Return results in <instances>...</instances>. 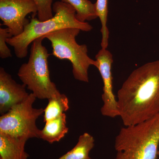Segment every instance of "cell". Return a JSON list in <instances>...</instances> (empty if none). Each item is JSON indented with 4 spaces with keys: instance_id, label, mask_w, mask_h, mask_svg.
<instances>
[{
    "instance_id": "cell-10",
    "label": "cell",
    "mask_w": 159,
    "mask_h": 159,
    "mask_svg": "<svg viewBox=\"0 0 159 159\" xmlns=\"http://www.w3.org/2000/svg\"><path fill=\"white\" fill-rule=\"evenodd\" d=\"M27 141L0 133V159H28L25 151Z\"/></svg>"
},
{
    "instance_id": "cell-11",
    "label": "cell",
    "mask_w": 159,
    "mask_h": 159,
    "mask_svg": "<svg viewBox=\"0 0 159 159\" xmlns=\"http://www.w3.org/2000/svg\"><path fill=\"white\" fill-rule=\"evenodd\" d=\"M44 127L39 132V139L52 144L58 142L69 131L66 125V115L63 113L60 116L45 122Z\"/></svg>"
},
{
    "instance_id": "cell-12",
    "label": "cell",
    "mask_w": 159,
    "mask_h": 159,
    "mask_svg": "<svg viewBox=\"0 0 159 159\" xmlns=\"http://www.w3.org/2000/svg\"><path fill=\"white\" fill-rule=\"evenodd\" d=\"M94 146L93 137L88 133H84L79 137L74 148L57 159H92L89 153Z\"/></svg>"
},
{
    "instance_id": "cell-1",
    "label": "cell",
    "mask_w": 159,
    "mask_h": 159,
    "mask_svg": "<svg viewBox=\"0 0 159 159\" xmlns=\"http://www.w3.org/2000/svg\"><path fill=\"white\" fill-rule=\"evenodd\" d=\"M119 117L124 126L134 125L159 113V60L133 71L117 93Z\"/></svg>"
},
{
    "instance_id": "cell-8",
    "label": "cell",
    "mask_w": 159,
    "mask_h": 159,
    "mask_svg": "<svg viewBox=\"0 0 159 159\" xmlns=\"http://www.w3.org/2000/svg\"><path fill=\"white\" fill-rule=\"evenodd\" d=\"M95 57L98 62L97 68L100 73L103 84L102 95L103 105L100 109L101 113L104 116L110 118L119 116L117 99L113 90L112 54L107 49L101 48Z\"/></svg>"
},
{
    "instance_id": "cell-7",
    "label": "cell",
    "mask_w": 159,
    "mask_h": 159,
    "mask_svg": "<svg viewBox=\"0 0 159 159\" xmlns=\"http://www.w3.org/2000/svg\"><path fill=\"white\" fill-rule=\"evenodd\" d=\"M37 14V6L33 0H0V18L9 29L11 36L21 34L30 20L27 16Z\"/></svg>"
},
{
    "instance_id": "cell-4",
    "label": "cell",
    "mask_w": 159,
    "mask_h": 159,
    "mask_svg": "<svg viewBox=\"0 0 159 159\" xmlns=\"http://www.w3.org/2000/svg\"><path fill=\"white\" fill-rule=\"evenodd\" d=\"M43 39L39 37L32 43L29 61L21 66L17 75L36 98L49 99L61 93L50 79L48 61L50 54L43 45Z\"/></svg>"
},
{
    "instance_id": "cell-9",
    "label": "cell",
    "mask_w": 159,
    "mask_h": 159,
    "mask_svg": "<svg viewBox=\"0 0 159 159\" xmlns=\"http://www.w3.org/2000/svg\"><path fill=\"white\" fill-rule=\"evenodd\" d=\"M25 84L17 83L5 69L0 68V113H6L26 100L29 94Z\"/></svg>"
},
{
    "instance_id": "cell-6",
    "label": "cell",
    "mask_w": 159,
    "mask_h": 159,
    "mask_svg": "<svg viewBox=\"0 0 159 159\" xmlns=\"http://www.w3.org/2000/svg\"><path fill=\"white\" fill-rule=\"evenodd\" d=\"M37 98L32 93L24 102L13 107L0 117V133L28 140L39 139L36 120L44 113L43 109L35 108Z\"/></svg>"
},
{
    "instance_id": "cell-3",
    "label": "cell",
    "mask_w": 159,
    "mask_h": 159,
    "mask_svg": "<svg viewBox=\"0 0 159 159\" xmlns=\"http://www.w3.org/2000/svg\"><path fill=\"white\" fill-rule=\"evenodd\" d=\"M115 159H157L159 146V113L134 125L122 127L116 137Z\"/></svg>"
},
{
    "instance_id": "cell-17",
    "label": "cell",
    "mask_w": 159,
    "mask_h": 159,
    "mask_svg": "<svg viewBox=\"0 0 159 159\" xmlns=\"http://www.w3.org/2000/svg\"><path fill=\"white\" fill-rule=\"evenodd\" d=\"M12 37L8 28H0V57L2 59L11 57V51L6 45V40Z\"/></svg>"
},
{
    "instance_id": "cell-13",
    "label": "cell",
    "mask_w": 159,
    "mask_h": 159,
    "mask_svg": "<svg viewBox=\"0 0 159 159\" xmlns=\"http://www.w3.org/2000/svg\"><path fill=\"white\" fill-rule=\"evenodd\" d=\"M48 100V103L44 109V122L58 118L70 108L68 98L65 94L61 93Z\"/></svg>"
},
{
    "instance_id": "cell-14",
    "label": "cell",
    "mask_w": 159,
    "mask_h": 159,
    "mask_svg": "<svg viewBox=\"0 0 159 159\" xmlns=\"http://www.w3.org/2000/svg\"><path fill=\"white\" fill-rule=\"evenodd\" d=\"M72 6L76 11V19L81 22L91 21L98 17L96 4L89 0H61Z\"/></svg>"
},
{
    "instance_id": "cell-15",
    "label": "cell",
    "mask_w": 159,
    "mask_h": 159,
    "mask_svg": "<svg viewBox=\"0 0 159 159\" xmlns=\"http://www.w3.org/2000/svg\"><path fill=\"white\" fill-rule=\"evenodd\" d=\"M96 4L97 16L101 23V48L107 49L108 46L109 31L107 26L108 15V0H97Z\"/></svg>"
},
{
    "instance_id": "cell-16",
    "label": "cell",
    "mask_w": 159,
    "mask_h": 159,
    "mask_svg": "<svg viewBox=\"0 0 159 159\" xmlns=\"http://www.w3.org/2000/svg\"><path fill=\"white\" fill-rule=\"evenodd\" d=\"M37 6L38 19L44 21L53 17V0H33Z\"/></svg>"
},
{
    "instance_id": "cell-18",
    "label": "cell",
    "mask_w": 159,
    "mask_h": 159,
    "mask_svg": "<svg viewBox=\"0 0 159 159\" xmlns=\"http://www.w3.org/2000/svg\"><path fill=\"white\" fill-rule=\"evenodd\" d=\"M158 156H159L158 159H159V148L158 151Z\"/></svg>"
},
{
    "instance_id": "cell-2",
    "label": "cell",
    "mask_w": 159,
    "mask_h": 159,
    "mask_svg": "<svg viewBox=\"0 0 159 159\" xmlns=\"http://www.w3.org/2000/svg\"><path fill=\"white\" fill-rule=\"evenodd\" d=\"M53 11L55 15L50 19L40 21L38 19L32 17L21 34L7 39V43L14 48L16 57H26L30 44L34 40L53 31L72 28L88 32L93 29L89 23L81 22L76 19L75 9L67 3L61 1L55 2L53 5Z\"/></svg>"
},
{
    "instance_id": "cell-5",
    "label": "cell",
    "mask_w": 159,
    "mask_h": 159,
    "mask_svg": "<svg viewBox=\"0 0 159 159\" xmlns=\"http://www.w3.org/2000/svg\"><path fill=\"white\" fill-rule=\"evenodd\" d=\"M80 30L66 28L53 31L43 36L51 43L52 55L61 60H68L72 65V73L75 79L89 82L88 70L90 66L97 67V60L89 57L87 46L79 45L76 40Z\"/></svg>"
}]
</instances>
